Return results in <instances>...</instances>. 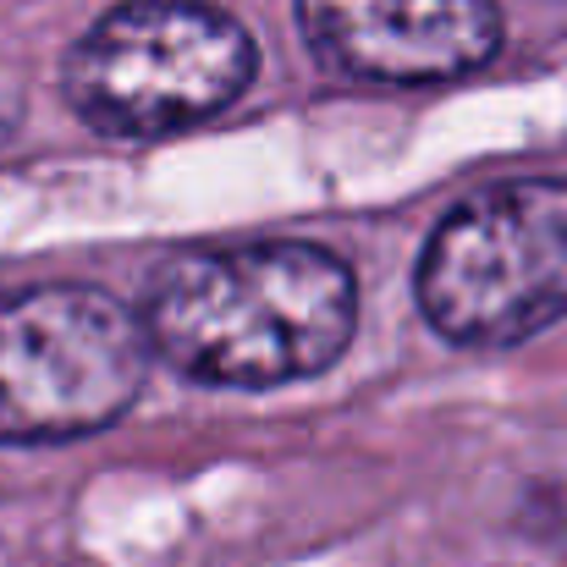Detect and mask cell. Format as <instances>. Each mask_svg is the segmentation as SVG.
<instances>
[{
	"label": "cell",
	"mask_w": 567,
	"mask_h": 567,
	"mask_svg": "<svg viewBox=\"0 0 567 567\" xmlns=\"http://www.w3.org/2000/svg\"><path fill=\"white\" fill-rule=\"evenodd\" d=\"M248 28L204 0H127L61 61L66 105L105 138H161L226 111L254 78Z\"/></svg>",
	"instance_id": "2"
},
{
	"label": "cell",
	"mask_w": 567,
	"mask_h": 567,
	"mask_svg": "<svg viewBox=\"0 0 567 567\" xmlns=\"http://www.w3.org/2000/svg\"><path fill=\"white\" fill-rule=\"evenodd\" d=\"M309 50L364 83H441L502 50L496 0H298Z\"/></svg>",
	"instance_id": "5"
},
{
	"label": "cell",
	"mask_w": 567,
	"mask_h": 567,
	"mask_svg": "<svg viewBox=\"0 0 567 567\" xmlns=\"http://www.w3.org/2000/svg\"><path fill=\"white\" fill-rule=\"evenodd\" d=\"M150 337L100 287H28L0 298V441L44 446L116 424L144 380Z\"/></svg>",
	"instance_id": "4"
},
{
	"label": "cell",
	"mask_w": 567,
	"mask_h": 567,
	"mask_svg": "<svg viewBox=\"0 0 567 567\" xmlns=\"http://www.w3.org/2000/svg\"><path fill=\"white\" fill-rule=\"evenodd\" d=\"M424 320L463 348H513L567 315V183L518 177L463 198L419 259Z\"/></svg>",
	"instance_id": "3"
},
{
	"label": "cell",
	"mask_w": 567,
	"mask_h": 567,
	"mask_svg": "<svg viewBox=\"0 0 567 567\" xmlns=\"http://www.w3.org/2000/svg\"><path fill=\"white\" fill-rule=\"evenodd\" d=\"M359 326L353 270L315 243L172 259L144 303L150 353L204 385H287L331 370Z\"/></svg>",
	"instance_id": "1"
}]
</instances>
